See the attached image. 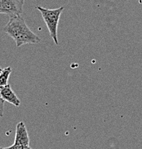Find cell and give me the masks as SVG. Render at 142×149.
<instances>
[{"mask_svg": "<svg viewBox=\"0 0 142 149\" xmlns=\"http://www.w3.org/2000/svg\"><path fill=\"white\" fill-rule=\"evenodd\" d=\"M0 96L4 99V101H7L14 106L19 107L20 105V100L12 91L10 84H7L5 86L0 87Z\"/></svg>", "mask_w": 142, "mask_h": 149, "instance_id": "cell-5", "label": "cell"}, {"mask_svg": "<svg viewBox=\"0 0 142 149\" xmlns=\"http://www.w3.org/2000/svg\"><path fill=\"white\" fill-rule=\"evenodd\" d=\"M29 138L27 133V128L24 122L18 123L16 126V134H15L14 144L21 146H29Z\"/></svg>", "mask_w": 142, "mask_h": 149, "instance_id": "cell-4", "label": "cell"}, {"mask_svg": "<svg viewBox=\"0 0 142 149\" xmlns=\"http://www.w3.org/2000/svg\"><path fill=\"white\" fill-rule=\"evenodd\" d=\"M1 70H2V69H1V68H0V72H1Z\"/></svg>", "mask_w": 142, "mask_h": 149, "instance_id": "cell-9", "label": "cell"}, {"mask_svg": "<svg viewBox=\"0 0 142 149\" xmlns=\"http://www.w3.org/2000/svg\"><path fill=\"white\" fill-rule=\"evenodd\" d=\"M36 8L41 12L48 30L49 32V34H50L51 37L54 40L55 44L58 45L59 42L58 37H57V28H58L60 16H61L63 10L64 9V7H61L57 9H49L41 7V6H37Z\"/></svg>", "mask_w": 142, "mask_h": 149, "instance_id": "cell-2", "label": "cell"}, {"mask_svg": "<svg viewBox=\"0 0 142 149\" xmlns=\"http://www.w3.org/2000/svg\"><path fill=\"white\" fill-rule=\"evenodd\" d=\"M4 100L0 96V117H2L4 114Z\"/></svg>", "mask_w": 142, "mask_h": 149, "instance_id": "cell-8", "label": "cell"}, {"mask_svg": "<svg viewBox=\"0 0 142 149\" xmlns=\"http://www.w3.org/2000/svg\"><path fill=\"white\" fill-rule=\"evenodd\" d=\"M24 0H0V14L10 16L21 15L23 12Z\"/></svg>", "mask_w": 142, "mask_h": 149, "instance_id": "cell-3", "label": "cell"}, {"mask_svg": "<svg viewBox=\"0 0 142 149\" xmlns=\"http://www.w3.org/2000/svg\"><path fill=\"white\" fill-rule=\"evenodd\" d=\"M6 149H32L29 146H21V145H17V144H14L11 146L10 147H7Z\"/></svg>", "mask_w": 142, "mask_h": 149, "instance_id": "cell-7", "label": "cell"}, {"mask_svg": "<svg viewBox=\"0 0 142 149\" xmlns=\"http://www.w3.org/2000/svg\"><path fill=\"white\" fill-rule=\"evenodd\" d=\"M0 149H6V148H0Z\"/></svg>", "mask_w": 142, "mask_h": 149, "instance_id": "cell-10", "label": "cell"}, {"mask_svg": "<svg viewBox=\"0 0 142 149\" xmlns=\"http://www.w3.org/2000/svg\"><path fill=\"white\" fill-rule=\"evenodd\" d=\"M3 31L14 40L18 47L27 44H37L41 41V39L29 29L21 15L10 17Z\"/></svg>", "mask_w": 142, "mask_h": 149, "instance_id": "cell-1", "label": "cell"}, {"mask_svg": "<svg viewBox=\"0 0 142 149\" xmlns=\"http://www.w3.org/2000/svg\"><path fill=\"white\" fill-rule=\"evenodd\" d=\"M12 71L11 67L2 69L1 72H0V87L5 86L8 84L9 77L12 73Z\"/></svg>", "mask_w": 142, "mask_h": 149, "instance_id": "cell-6", "label": "cell"}]
</instances>
